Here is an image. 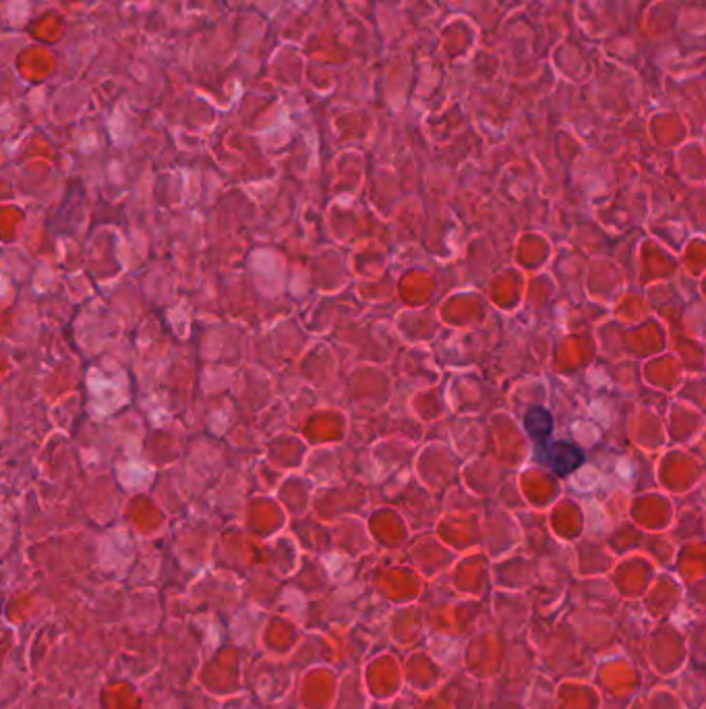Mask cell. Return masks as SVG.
<instances>
[{"instance_id":"obj_1","label":"cell","mask_w":706,"mask_h":709,"mask_svg":"<svg viewBox=\"0 0 706 709\" xmlns=\"http://www.w3.org/2000/svg\"><path fill=\"white\" fill-rule=\"evenodd\" d=\"M543 461L545 465L553 469L557 475L566 477L570 473H575L578 467L584 463V455L582 450L572 443H566V440H559V443H553L543 450Z\"/></svg>"},{"instance_id":"obj_2","label":"cell","mask_w":706,"mask_h":709,"mask_svg":"<svg viewBox=\"0 0 706 709\" xmlns=\"http://www.w3.org/2000/svg\"><path fill=\"white\" fill-rule=\"evenodd\" d=\"M525 430L534 443H545L553 432V415L543 407H532L525 415Z\"/></svg>"}]
</instances>
